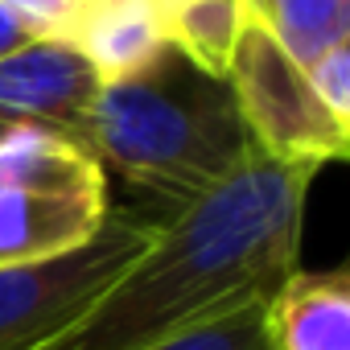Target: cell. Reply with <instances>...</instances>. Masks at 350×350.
<instances>
[{"label":"cell","mask_w":350,"mask_h":350,"mask_svg":"<svg viewBox=\"0 0 350 350\" xmlns=\"http://www.w3.org/2000/svg\"><path fill=\"white\" fill-rule=\"evenodd\" d=\"M313 178L317 169L256 148L227 182L161 219L148 252L38 350H152L235 305L268 301L301 268Z\"/></svg>","instance_id":"1"},{"label":"cell","mask_w":350,"mask_h":350,"mask_svg":"<svg viewBox=\"0 0 350 350\" xmlns=\"http://www.w3.org/2000/svg\"><path fill=\"white\" fill-rule=\"evenodd\" d=\"M83 148L103 173L165 202L169 215L227 182L256 152L227 75L202 70L173 42L144 70L99 83Z\"/></svg>","instance_id":"2"},{"label":"cell","mask_w":350,"mask_h":350,"mask_svg":"<svg viewBox=\"0 0 350 350\" xmlns=\"http://www.w3.org/2000/svg\"><path fill=\"white\" fill-rule=\"evenodd\" d=\"M107 215V173L79 140L46 128L0 132V268L66 256Z\"/></svg>","instance_id":"3"},{"label":"cell","mask_w":350,"mask_h":350,"mask_svg":"<svg viewBox=\"0 0 350 350\" xmlns=\"http://www.w3.org/2000/svg\"><path fill=\"white\" fill-rule=\"evenodd\" d=\"M157 239V219L111 211L75 252L0 268V350H38L54 342L91 301L120 280Z\"/></svg>","instance_id":"4"},{"label":"cell","mask_w":350,"mask_h":350,"mask_svg":"<svg viewBox=\"0 0 350 350\" xmlns=\"http://www.w3.org/2000/svg\"><path fill=\"white\" fill-rule=\"evenodd\" d=\"M227 83L239 99L252 144L288 165L321 169L329 161H346L350 124H338L313 95L305 66L272 38L260 17H247L239 42L227 62Z\"/></svg>","instance_id":"5"},{"label":"cell","mask_w":350,"mask_h":350,"mask_svg":"<svg viewBox=\"0 0 350 350\" xmlns=\"http://www.w3.org/2000/svg\"><path fill=\"white\" fill-rule=\"evenodd\" d=\"M99 75L75 38H29L0 58V132L46 128L83 144Z\"/></svg>","instance_id":"6"},{"label":"cell","mask_w":350,"mask_h":350,"mask_svg":"<svg viewBox=\"0 0 350 350\" xmlns=\"http://www.w3.org/2000/svg\"><path fill=\"white\" fill-rule=\"evenodd\" d=\"M264 338L272 350H350V272H288L264 301Z\"/></svg>","instance_id":"7"},{"label":"cell","mask_w":350,"mask_h":350,"mask_svg":"<svg viewBox=\"0 0 350 350\" xmlns=\"http://www.w3.org/2000/svg\"><path fill=\"white\" fill-rule=\"evenodd\" d=\"M70 38L95 66L99 83L144 70L169 46L161 0H79Z\"/></svg>","instance_id":"8"},{"label":"cell","mask_w":350,"mask_h":350,"mask_svg":"<svg viewBox=\"0 0 350 350\" xmlns=\"http://www.w3.org/2000/svg\"><path fill=\"white\" fill-rule=\"evenodd\" d=\"M243 21V0H178L173 9H165L169 42L211 75H227Z\"/></svg>","instance_id":"9"},{"label":"cell","mask_w":350,"mask_h":350,"mask_svg":"<svg viewBox=\"0 0 350 350\" xmlns=\"http://www.w3.org/2000/svg\"><path fill=\"white\" fill-rule=\"evenodd\" d=\"M260 21L297 66L317 62L334 46H350V0H264Z\"/></svg>","instance_id":"10"},{"label":"cell","mask_w":350,"mask_h":350,"mask_svg":"<svg viewBox=\"0 0 350 350\" xmlns=\"http://www.w3.org/2000/svg\"><path fill=\"white\" fill-rule=\"evenodd\" d=\"M152 350H272L264 338V301H247L219 317H206Z\"/></svg>","instance_id":"11"},{"label":"cell","mask_w":350,"mask_h":350,"mask_svg":"<svg viewBox=\"0 0 350 350\" xmlns=\"http://www.w3.org/2000/svg\"><path fill=\"white\" fill-rule=\"evenodd\" d=\"M305 79H309L317 103H321L338 124H350V46L325 50L317 62L305 66Z\"/></svg>","instance_id":"12"},{"label":"cell","mask_w":350,"mask_h":350,"mask_svg":"<svg viewBox=\"0 0 350 350\" xmlns=\"http://www.w3.org/2000/svg\"><path fill=\"white\" fill-rule=\"evenodd\" d=\"M5 9H13L33 38H70L79 0H0Z\"/></svg>","instance_id":"13"},{"label":"cell","mask_w":350,"mask_h":350,"mask_svg":"<svg viewBox=\"0 0 350 350\" xmlns=\"http://www.w3.org/2000/svg\"><path fill=\"white\" fill-rule=\"evenodd\" d=\"M33 33H29V25L13 13V9H5L0 5V58L5 54H13V50H21L25 42H29Z\"/></svg>","instance_id":"14"},{"label":"cell","mask_w":350,"mask_h":350,"mask_svg":"<svg viewBox=\"0 0 350 350\" xmlns=\"http://www.w3.org/2000/svg\"><path fill=\"white\" fill-rule=\"evenodd\" d=\"M243 9H247V17H260V9H264V0H243Z\"/></svg>","instance_id":"15"},{"label":"cell","mask_w":350,"mask_h":350,"mask_svg":"<svg viewBox=\"0 0 350 350\" xmlns=\"http://www.w3.org/2000/svg\"><path fill=\"white\" fill-rule=\"evenodd\" d=\"M173 5H178V0H161V9H173Z\"/></svg>","instance_id":"16"}]
</instances>
